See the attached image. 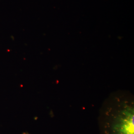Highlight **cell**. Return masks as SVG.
Returning <instances> with one entry per match:
<instances>
[{"instance_id": "obj_1", "label": "cell", "mask_w": 134, "mask_h": 134, "mask_svg": "<svg viewBox=\"0 0 134 134\" xmlns=\"http://www.w3.org/2000/svg\"><path fill=\"white\" fill-rule=\"evenodd\" d=\"M134 116L133 95L124 90L112 93L99 112L100 134H134Z\"/></svg>"}]
</instances>
